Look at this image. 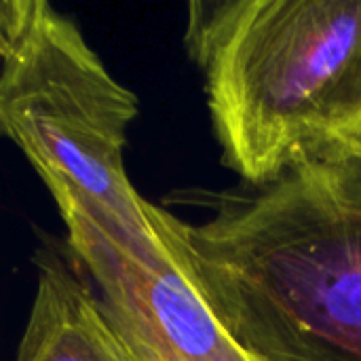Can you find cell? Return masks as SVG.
<instances>
[{"label": "cell", "instance_id": "cell-1", "mask_svg": "<svg viewBox=\"0 0 361 361\" xmlns=\"http://www.w3.org/2000/svg\"><path fill=\"white\" fill-rule=\"evenodd\" d=\"M165 233L233 338L262 361H361V140L264 186L186 195Z\"/></svg>", "mask_w": 361, "mask_h": 361}, {"label": "cell", "instance_id": "cell-2", "mask_svg": "<svg viewBox=\"0 0 361 361\" xmlns=\"http://www.w3.org/2000/svg\"><path fill=\"white\" fill-rule=\"evenodd\" d=\"M184 40L241 184L361 140V0H195Z\"/></svg>", "mask_w": 361, "mask_h": 361}, {"label": "cell", "instance_id": "cell-3", "mask_svg": "<svg viewBox=\"0 0 361 361\" xmlns=\"http://www.w3.org/2000/svg\"><path fill=\"white\" fill-rule=\"evenodd\" d=\"M0 127L49 188L144 262H176L161 207L125 171L137 95L44 0L0 2Z\"/></svg>", "mask_w": 361, "mask_h": 361}, {"label": "cell", "instance_id": "cell-4", "mask_svg": "<svg viewBox=\"0 0 361 361\" xmlns=\"http://www.w3.org/2000/svg\"><path fill=\"white\" fill-rule=\"evenodd\" d=\"M74 260L137 361H239L243 349L176 254L144 262L76 207L59 209ZM176 252V250H173Z\"/></svg>", "mask_w": 361, "mask_h": 361}, {"label": "cell", "instance_id": "cell-5", "mask_svg": "<svg viewBox=\"0 0 361 361\" xmlns=\"http://www.w3.org/2000/svg\"><path fill=\"white\" fill-rule=\"evenodd\" d=\"M36 267V294L15 361H137L99 298L55 252H40Z\"/></svg>", "mask_w": 361, "mask_h": 361}, {"label": "cell", "instance_id": "cell-6", "mask_svg": "<svg viewBox=\"0 0 361 361\" xmlns=\"http://www.w3.org/2000/svg\"><path fill=\"white\" fill-rule=\"evenodd\" d=\"M239 361H262V360H258L254 353H250V351H247V353H245V355H243V357H241Z\"/></svg>", "mask_w": 361, "mask_h": 361}]
</instances>
